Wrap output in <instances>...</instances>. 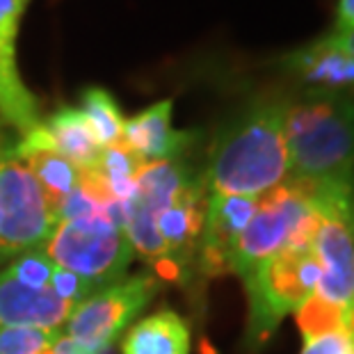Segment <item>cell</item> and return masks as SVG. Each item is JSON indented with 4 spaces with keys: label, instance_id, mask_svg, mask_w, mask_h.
Listing matches in <instances>:
<instances>
[{
    "label": "cell",
    "instance_id": "obj_1",
    "mask_svg": "<svg viewBox=\"0 0 354 354\" xmlns=\"http://www.w3.org/2000/svg\"><path fill=\"white\" fill-rule=\"evenodd\" d=\"M206 197L203 174L183 158L142 167L133 199L124 206V231L160 281L199 283Z\"/></svg>",
    "mask_w": 354,
    "mask_h": 354
},
{
    "label": "cell",
    "instance_id": "obj_2",
    "mask_svg": "<svg viewBox=\"0 0 354 354\" xmlns=\"http://www.w3.org/2000/svg\"><path fill=\"white\" fill-rule=\"evenodd\" d=\"M286 105V92H268L224 119L213 135L201 171L208 194L263 197L288 180Z\"/></svg>",
    "mask_w": 354,
    "mask_h": 354
},
{
    "label": "cell",
    "instance_id": "obj_3",
    "mask_svg": "<svg viewBox=\"0 0 354 354\" xmlns=\"http://www.w3.org/2000/svg\"><path fill=\"white\" fill-rule=\"evenodd\" d=\"M290 176L322 190L354 194V99L295 89L286 105Z\"/></svg>",
    "mask_w": 354,
    "mask_h": 354
},
{
    "label": "cell",
    "instance_id": "obj_4",
    "mask_svg": "<svg viewBox=\"0 0 354 354\" xmlns=\"http://www.w3.org/2000/svg\"><path fill=\"white\" fill-rule=\"evenodd\" d=\"M320 279V266L313 252V238L288 247L263 261L261 266L240 277L247 295L245 348L261 350L274 331L308 297Z\"/></svg>",
    "mask_w": 354,
    "mask_h": 354
},
{
    "label": "cell",
    "instance_id": "obj_5",
    "mask_svg": "<svg viewBox=\"0 0 354 354\" xmlns=\"http://www.w3.org/2000/svg\"><path fill=\"white\" fill-rule=\"evenodd\" d=\"M320 213V190L295 178H288L274 190L263 194L259 208L236 243L229 274L245 277L274 254L311 240L318 229Z\"/></svg>",
    "mask_w": 354,
    "mask_h": 354
},
{
    "label": "cell",
    "instance_id": "obj_6",
    "mask_svg": "<svg viewBox=\"0 0 354 354\" xmlns=\"http://www.w3.org/2000/svg\"><path fill=\"white\" fill-rule=\"evenodd\" d=\"M41 252L57 268L69 270L99 290L122 281L135 256L124 231V208L57 222Z\"/></svg>",
    "mask_w": 354,
    "mask_h": 354
},
{
    "label": "cell",
    "instance_id": "obj_7",
    "mask_svg": "<svg viewBox=\"0 0 354 354\" xmlns=\"http://www.w3.org/2000/svg\"><path fill=\"white\" fill-rule=\"evenodd\" d=\"M17 142L0 122V263L41 250L57 224L48 197L17 151Z\"/></svg>",
    "mask_w": 354,
    "mask_h": 354
},
{
    "label": "cell",
    "instance_id": "obj_8",
    "mask_svg": "<svg viewBox=\"0 0 354 354\" xmlns=\"http://www.w3.org/2000/svg\"><path fill=\"white\" fill-rule=\"evenodd\" d=\"M160 283L153 272H140L105 286L73 308L62 331L82 345L108 352L156 297Z\"/></svg>",
    "mask_w": 354,
    "mask_h": 354
},
{
    "label": "cell",
    "instance_id": "obj_9",
    "mask_svg": "<svg viewBox=\"0 0 354 354\" xmlns=\"http://www.w3.org/2000/svg\"><path fill=\"white\" fill-rule=\"evenodd\" d=\"M30 0H0V122L28 138L39 119V105L19 71L17 39Z\"/></svg>",
    "mask_w": 354,
    "mask_h": 354
},
{
    "label": "cell",
    "instance_id": "obj_10",
    "mask_svg": "<svg viewBox=\"0 0 354 354\" xmlns=\"http://www.w3.org/2000/svg\"><path fill=\"white\" fill-rule=\"evenodd\" d=\"M274 66L297 89L343 94L354 99V55L327 32L274 59Z\"/></svg>",
    "mask_w": 354,
    "mask_h": 354
},
{
    "label": "cell",
    "instance_id": "obj_11",
    "mask_svg": "<svg viewBox=\"0 0 354 354\" xmlns=\"http://www.w3.org/2000/svg\"><path fill=\"white\" fill-rule=\"evenodd\" d=\"M261 197H233V194H208L206 215L197 254V279H210L229 274L231 256L236 250L240 233L250 224L259 208Z\"/></svg>",
    "mask_w": 354,
    "mask_h": 354
},
{
    "label": "cell",
    "instance_id": "obj_12",
    "mask_svg": "<svg viewBox=\"0 0 354 354\" xmlns=\"http://www.w3.org/2000/svg\"><path fill=\"white\" fill-rule=\"evenodd\" d=\"M174 101L162 99L124 122L122 145L142 162L178 160L197 142L194 131H178L171 124Z\"/></svg>",
    "mask_w": 354,
    "mask_h": 354
},
{
    "label": "cell",
    "instance_id": "obj_13",
    "mask_svg": "<svg viewBox=\"0 0 354 354\" xmlns=\"http://www.w3.org/2000/svg\"><path fill=\"white\" fill-rule=\"evenodd\" d=\"M19 151H55L80 169H92L99 162L103 147L80 108L62 105L28 138L17 142Z\"/></svg>",
    "mask_w": 354,
    "mask_h": 354
},
{
    "label": "cell",
    "instance_id": "obj_14",
    "mask_svg": "<svg viewBox=\"0 0 354 354\" xmlns=\"http://www.w3.org/2000/svg\"><path fill=\"white\" fill-rule=\"evenodd\" d=\"M66 302L50 288H35L5 268L0 272V329L5 327H44L59 329L73 311Z\"/></svg>",
    "mask_w": 354,
    "mask_h": 354
},
{
    "label": "cell",
    "instance_id": "obj_15",
    "mask_svg": "<svg viewBox=\"0 0 354 354\" xmlns=\"http://www.w3.org/2000/svg\"><path fill=\"white\" fill-rule=\"evenodd\" d=\"M190 325L174 308H160L126 331L122 354H190Z\"/></svg>",
    "mask_w": 354,
    "mask_h": 354
},
{
    "label": "cell",
    "instance_id": "obj_16",
    "mask_svg": "<svg viewBox=\"0 0 354 354\" xmlns=\"http://www.w3.org/2000/svg\"><path fill=\"white\" fill-rule=\"evenodd\" d=\"M19 151V147H17ZM24 158L28 169L32 171L37 183L41 185L44 194L48 197V203L55 213L59 201L76 190L82 180V169L71 160H66L64 156L55 151H19Z\"/></svg>",
    "mask_w": 354,
    "mask_h": 354
},
{
    "label": "cell",
    "instance_id": "obj_17",
    "mask_svg": "<svg viewBox=\"0 0 354 354\" xmlns=\"http://www.w3.org/2000/svg\"><path fill=\"white\" fill-rule=\"evenodd\" d=\"M80 110L85 119L92 126V131L99 140V145L112 147L122 142L124 133V112L119 108V103L115 101L108 89L103 87H87L80 94Z\"/></svg>",
    "mask_w": 354,
    "mask_h": 354
},
{
    "label": "cell",
    "instance_id": "obj_18",
    "mask_svg": "<svg viewBox=\"0 0 354 354\" xmlns=\"http://www.w3.org/2000/svg\"><path fill=\"white\" fill-rule=\"evenodd\" d=\"M59 329L5 327L0 329V354H41L44 350H48Z\"/></svg>",
    "mask_w": 354,
    "mask_h": 354
},
{
    "label": "cell",
    "instance_id": "obj_19",
    "mask_svg": "<svg viewBox=\"0 0 354 354\" xmlns=\"http://www.w3.org/2000/svg\"><path fill=\"white\" fill-rule=\"evenodd\" d=\"M299 354H354V331L336 329L320 336L304 338Z\"/></svg>",
    "mask_w": 354,
    "mask_h": 354
},
{
    "label": "cell",
    "instance_id": "obj_20",
    "mask_svg": "<svg viewBox=\"0 0 354 354\" xmlns=\"http://www.w3.org/2000/svg\"><path fill=\"white\" fill-rule=\"evenodd\" d=\"M350 30H354V0H336L331 32H350Z\"/></svg>",
    "mask_w": 354,
    "mask_h": 354
},
{
    "label": "cell",
    "instance_id": "obj_21",
    "mask_svg": "<svg viewBox=\"0 0 354 354\" xmlns=\"http://www.w3.org/2000/svg\"><path fill=\"white\" fill-rule=\"evenodd\" d=\"M329 32H331V30H329ZM331 35L336 37V41L341 44L345 50H350L354 55V30H350V32H331Z\"/></svg>",
    "mask_w": 354,
    "mask_h": 354
}]
</instances>
